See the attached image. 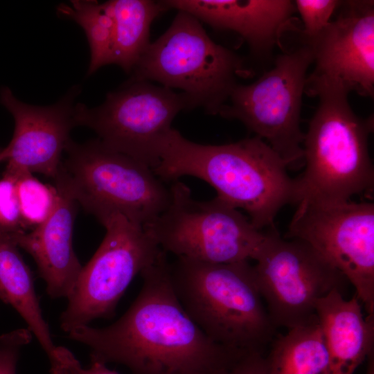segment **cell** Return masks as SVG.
<instances>
[{
	"mask_svg": "<svg viewBox=\"0 0 374 374\" xmlns=\"http://www.w3.org/2000/svg\"><path fill=\"white\" fill-rule=\"evenodd\" d=\"M140 274L141 289L118 320L104 328H75L69 339L87 346L91 359L123 364L132 374H215L238 350L212 341L185 312L166 253Z\"/></svg>",
	"mask_w": 374,
	"mask_h": 374,
	"instance_id": "6da1fadb",
	"label": "cell"
},
{
	"mask_svg": "<svg viewBox=\"0 0 374 374\" xmlns=\"http://www.w3.org/2000/svg\"><path fill=\"white\" fill-rule=\"evenodd\" d=\"M109 1L115 24L111 64L131 73L151 43L152 22L166 9L161 1Z\"/></svg>",
	"mask_w": 374,
	"mask_h": 374,
	"instance_id": "ffe728a7",
	"label": "cell"
},
{
	"mask_svg": "<svg viewBox=\"0 0 374 374\" xmlns=\"http://www.w3.org/2000/svg\"><path fill=\"white\" fill-rule=\"evenodd\" d=\"M167 208L143 226L160 248L177 257L211 263L255 260L268 235L238 209L217 197L192 198L190 188L175 181Z\"/></svg>",
	"mask_w": 374,
	"mask_h": 374,
	"instance_id": "52a82bcc",
	"label": "cell"
},
{
	"mask_svg": "<svg viewBox=\"0 0 374 374\" xmlns=\"http://www.w3.org/2000/svg\"><path fill=\"white\" fill-rule=\"evenodd\" d=\"M168 9L186 12L216 29L232 30L252 53L267 56L296 9L290 0H168Z\"/></svg>",
	"mask_w": 374,
	"mask_h": 374,
	"instance_id": "9a60e30c",
	"label": "cell"
},
{
	"mask_svg": "<svg viewBox=\"0 0 374 374\" xmlns=\"http://www.w3.org/2000/svg\"><path fill=\"white\" fill-rule=\"evenodd\" d=\"M10 234L0 231V299L23 318L48 359H53L54 344L35 290L31 271Z\"/></svg>",
	"mask_w": 374,
	"mask_h": 374,
	"instance_id": "ac0fdd59",
	"label": "cell"
},
{
	"mask_svg": "<svg viewBox=\"0 0 374 374\" xmlns=\"http://www.w3.org/2000/svg\"><path fill=\"white\" fill-rule=\"evenodd\" d=\"M7 160V153L5 148H0V163Z\"/></svg>",
	"mask_w": 374,
	"mask_h": 374,
	"instance_id": "f546056e",
	"label": "cell"
},
{
	"mask_svg": "<svg viewBox=\"0 0 374 374\" xmlns=\"http://www.w3.org/2000/svg\"><path fill=\"white\" fill-rule=\"evenodd\" d=\"M55 187L59 197L50 217L32 231L10 236L35 260L47 294L51 299H67L82 267L72 244L78 203L64 189Z\"/></svg>",
	"mask_w": 374,
	"mask_h": 374,
	"instance_id": "2e32d148",
	"label": "cell"
},
{
	"mask_svg": "<svg viewBox=\"0 0 374 374\" xmlns=\"http://www.w3.org/2000/svg\"><path fill=\"white\" fill-rule=\"evenodd\" d=\"M285 233L302 240L338 269L374 316V204L301 200Z\"/></svg>",
	"mask_w": 374,
	"mask_h": 374,
	"instance_id": "7c38bea8",
	"label": "cell"
},
{
	"mask_svg": "<svg viewBox=\"0 0 374 374\" xmlns=\"http://www.w3.org/2000/svg\"><path fill=\"white\" fill-rule=\"evenodd\" d=\"M256 280L276 326L287 330L317 320L318 301L342 288L345 276L306 242L282 238L276 228L255 258Z\"/></svg>",
	"mask_w": 374,
	"mask_h": 374,
	"instance_id": "8fae6325",
	"label": "cell"
},
{
	"mask_svg": "<svg viewBox=\"0 0 374 374\" xmlns=\"http://www.w3.org/2000/svg\"><path fill=\"white\" fill-rule=\"evenodd\" d=\"M215 374H269L265 354L238 350Z\"/></svg>",
	"mask_w": 374,
	"mask_h": 374,
	"instance_id": "484cf974",
	"label": "cell"
},
{
	"mask_svg": "<svg viewBox=\"0 0 374 374\" xmlns=\"http://www.w3.org/2000/svg\"><path fill=\"white\" fill-rule=\"evenodd\" d=\"M80 91L75 86L55 104L35 106L17 99L8 87L1 89L0 102L15 121L12 139L5 148L8 163L3 175L16 178L29 172L55 179L70 132L78 126L73 102Z\"/></svg>",
	"mask_w": 374,
	"mask_h": 374,
	"instance_id": "4fadbf2b",
	"label": "cell"
},
{
	"mask_svg": "<svg viewBox=\"0 0 374 374\" xmlns=\"http://www.w3.org/2000/svg\"><path fill=\"white\" fill-rule=\"evenodd\" d=\"M350 91L338 79L308 75L305 93L317 96L319 103L303 142L305 170L295 178L296 204L342 202L373 192L374 169L368 141L373 116L365 118L353 112Z\"/></svg>",
	"mask_w": 374,
	"mask_h": 374,
	"instance_id": "3957f363",
	"label": "cell"
},
{
	"mask_svg": "<svg viewBox=\"0 0 374 374\" xmlns=\"http://www.w3.org/2000/svg\"><path fill=\"white\" fill-rule=\"evenodd\" d=\"M312 63L311 48L302 42L278 55L274 67L256 81L238 84L218 114L242 122L292 169L304 166L301 110L307 72Z\"/></svg>",
	"mask_w": 374,
	"mask_h": 374,
	"instance_id": "ba28073f",
	"label": "cell"
},
{
	"mask_svg": "<svg viewBox=\"0 0 374 374\" xmlns=\"http://www.w3.org/2000/svg\"><path fill=\"white\" fill-rule=\"evenodd\" d=\"M56 10L60 17L74 21L86 34L91 55L87 75L110 64L115 24L109 1L72 0L59 4Z\"/></svg>",
	"mask_w": 374,
	"mask_h": 374,
	"instance_id": "44dd1931",
	"label": "cell"
},
{
	"mask_svg": "<svg viewBox=\"0 0 374 374\" xmlns=\"http://www.w3.org/2000/svg\"><path fill=\"white\" fill-rule=\"evenodd\" d=\"M265 355L269 374H326L328 354L318 319L274 338Z\"/></svg>",
	"mask_w": 374,
	"mask_h": 374,
	"instance_id": "d6986e66",
	"label": "cell"
},
{
	"mask_svg": "<svg viewBox=\"0 0 374 374\" xmlns=\"http://www.w3.org/2000/svg\"><path fill=\"white\" fill-rule=\"evenodd\" d=\"M367 360L366 374H374V352L369 355Z\"/></svg>",
	"mask_w": 374,
	"mask_h": 374,
	"instance_id": "83f0119b",
	"label": "cell"
},
{
	"mask_svg": "<svg viewBox=\"0 0 374 374\" xmlns=\"http://www.w3.org/2000/svg\"><path fill=\"white\" fill-rule=\"evenodd\" d=\"M170 276L184 310L212 341L265 354L276 328L249 261L211 263L177 257L170 263Z\"/></svg>",
	"mask_w": 374,
	"mask_h": 374,
	"instance_id": "277c9868",
	"label": "cell"
},
{
	"mask_svg": "<svg viewBox=\"0 0 374 374\" xmlns=\"http://www.w3.org/2000/svg\"><path fill=\"white\" fill-rule=\"evenodd\" d=\"M15 180L6 175L0 179V231L10 235L25 231L20 217Z\"/></svg>",
	"mask_w": 374,
	"mask_h": 374,
	"instance_id": "cb8c5ba5",
	"label": "cell"
},
{
	"mask_svg": "<svg viewBox=\"0 0 374 374\" xmlns=\"http://www.w3.org/2000/svg\"><path fill=\"white\" fill-rule=\"evenodd\" d=\"M184 109L191 107L184 93L148 81L128 80L96 107L76 103L75 119L78 126L93 130L108 148L153 169L175 117Z\"/></svg>",
	"mask_w": 374,
	"mask_h": 374,
	"instance_id": "30bf717a",
	"label": "cell"
},
{
	"mask_svg": "<svg viewBox=\"0 0 374 374\" xmlns=\"http://www.w3.org/2000/svg\"><path fill=\"white\" fill-rule=\"evenodd\" d=\"M129 80L156 81L181 90L190 107L218 114L238 78L252 75L244 60L215 43L200 21L177 11L170 27L150 43Z\"/></svg>",
	"mask_w": 374,
	"mask_h": 374,
	"instance_id": "5b68a950",
	"label": "cell"
},
{
	"mask_svg": "<svg viewBox=\"0 0 374 374\" xmlns=\"http://www.w3.org/2000/svg\"><path fill=\"white\" fill-rule=\"evenodd\" d=\"M280 157L258 136L220 145H202L172 129L162 143L152 169L163 181L183 176L199 178L213 187L217 197L244 210L260 230L275 228L279 211L296 204L295 178Z\"/></svg>",
	"mask_w": 374,
	"mask_h": 374,
	"instance_id": "7a4b0ae2",
	"label": "cell"
},
{
	"mask_svg": "<svg viewBox=\"0 0 374 374\" xmlns=\"http://www.w3.org/2000/svg\"><path fill=\"white\" fill-rule=\"evenodd\" d=\"M51 374H69L65 368L57 364L51 366Z\"/></svg>",
	"mask_w": 374,
	"mask_h": 374,
	"instance_id": "f1b7e54d",
	"label": "cell"
},
{
	"mask_svg": "<svg viewBox=\"0 0 374 374\" xmlns=\"http://www.w3.org/2000/svg\"><path fill=\"white\" fill-rule=\"evenodd\" d=\"M51 365L56 364L65 368L69 374H118L109 369L105 364L91 359V366L84 368L72 353L65 347H56Z\"/></svg>",
	"mask_w": 374,
	"mask_h": 374,
	"instance_id": "4316f807",
	"label": "cell"
},
{
	"mask_svg": "<svg viewBox=\"0 0 374 374\" xmlns=\"http://www.w3.org/2000/svg\"><path fill=\"white\" fill-rule=\"evenodd\" d=\"M341 2L337 0L294 1L296 11L303 23V39H311L321 33L331 21L332 16Z\"/></svg>",
	"mask_w": 374,
	"mask_h": 374,
	"instance_id": "603a6c76",
	"label": "cell"
},
{
	"mask_svg": "<svg viewBox=\"0 0 374 374\" xmlns=\"http://www.w3.org/2000/svg\"><path fill=\"white\" fill-rule=\"evenodd\" d=\"M316 314L328 354L326 374H354L374 352V316L365 317L359 299L346 300L338 289L318 301Z\"/></svg>",
	"mask_w": 374,
	"mask_h": 374,
	"instance_id": "e0dca14e",
	"label": "cell"
},
{
	"mask_svg": "<svg viewBox=\"0 0 374 374\" xmlns=\"http://www.w3.org/2000/svg\"><path fill=\"white\" fill-rule=\"evenodd\" d=\"M15 180L21 224L30 231L42 224L54 211L59 197L55 186L44 184L29 172L19 174Z\"/></svg>",
	"mask_w": 374,
	"mask_h": 374,
	"instance_id": "7402d4cb",
	"label": "cell"
},
{
	"mask_svg": "<svg viewBox=\"0 0 374 374\" xmlns=\"http://www.w3.org/2000/svg\"><path fill=\"white\" fill-rule=\"evenodd\" d=\"M339 8V15L317 36L303 39L312 53V74L338 79L351 91L373 98V1H342Z\"/></svg>",
	"mask_w": 374,
	"mask_h": 374,
	"instance_id": "5bb4252c",
	"label": "cell"
},
{
	"mask_svg": "<svg viewBox=\"0 0 374 374\" xmlns=\"http://www.w3.org/2000/svg\"><path fill=\"white\" fill-rule=\"evenodd\" d=\"M64 152L55 186L98 220L121 213L144 226L167 208L170 188L149 166L98 138L82 143L71 139Z\"/></svg>",
	"mask_w": 374,
	"mask_h": 374,
	"instance_id": "8992f818",
	"label": "cell"
},
{
	"mask_svg": "<svg viewBox=\"0 0 374 374\" xmlns=\"http://www.w3.org/2000/svg\"><path fill=\"white\" fill-rule=\"evenodd\" d=\"M98 221L106 234L82 267L68 304L60 317L66 332L96 319H110L133 278L152 264L162 249L139 222L121 213Z\"/></svg>",
	"mask_w": 374,
	"mask_h": 374,
	"instance_id": "9c48e42d",
	"label": "cell"
},
{
	"mask_svg": "<svg viewBox=\"0 0 374 374\" xmlns=\"http://www.w3.org/2000/svg\"><path fill=\"white\" fill-rule=\"evenodd\" d=\"M33 334L20 328L0 335V374H15L21 349L28 344Z\"/></svg>",
	"mask_w": 374,
	"mask_h": 374,
	"instance_id": "d4e9b609",
	"label": "cell"
}]
</instances>
